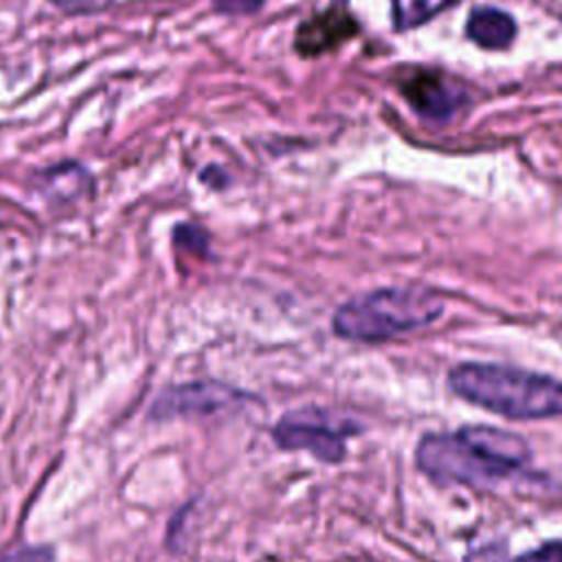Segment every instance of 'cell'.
Listing matches in <instances>:
<instances>
[{"mask_svg":"<svg viewBox=\"0 0 562 562\" xmlns=\"http://www.w3.org/2000/svg\"><path fill=\"white\" fill-rule=\"evenodd\" d=\"M527 441L505 428L463 426L424 435L415 450L417 468L441 485H492L518 474L529 461Z\"/></svg>","mask_w":562,"mask_h":562,"instance_id":"6da1fadb","label":"cell"},{"mask_svg":"<svg viewBox=\"0 0 562 562\" xmlns=\"http://www.w3.org/2000/svg\"><path fill=\"white\" fill-rule=\"evenodd\" d=\"M450 391L512 419L562 417V382L516 367L463 362L448 373Z\"/></svg>","mask_w":562,"mask_h":562,"instance_id":"7a4b0ae2","label":"cell"},{"mask_svg":"<svg viewBox=\"0 0 562 562\" xmlns=\"http://www.w3.org/2000/svg\"><path fill=\"white\" fill-rule=\"evenodd\" d=\"M443 312L441 299L424 288H382L358 294L334 314V331L345 340L380 342L430 325Z\"/></svg>","mask_w":562,"mask_h":562,"instance_id":"3957f363","label":"cell"},{"mask_svg":"<svg viewBox=\"0 0 562 562\" xmlns=\"http://www.w3.org/2000/svg\"><path fill=\"white\" fill-rule=\"evenodd\" d=\"M358 430L360 426L351 419L316 406H303L281 415L272 437L283 450H307L318 461L336 463L345 457V439Z\"/></svg>","mask_w":562,"mask_h":562,"instance_id":"277c9868","label":"cell"},{"mask_svg":"<svg viewBox=\"0 0 562 562\" xmlns=\"http://www.w3.org/2000/svg\"><path fill=\"white\" fill-rule=\"evenodd\" d=\"M402 94L419 116L432 121H446L468 99L459 83L432 70H415L402 83Z\"/></svg>","mask_w":562,"mask_h":562,"instance_id":"5b68a950","label":"cell"},{"mask_svg":"<svg viewBox=\"0 0 562 562\" xmlns=\"http://www.w3.org/2000/svg\"><path fill=\"white\" fill-rule=\"evenodd\" d=\"M248 395L220 384V382H191L167 389L154 404V415H191V413H213L220 408L237 406Z\"/></svg>","mask_w":562,"mask_h":562,"instance_id":"8992f818","label":"cell"},{"mask_svg":"<svg viewBox=\"0 0 562 562\" xmlns=\"http://www.w3.org/2000/svg\"><path fill=\"white\" fill-rule=\"evenodd\" d=\"M358 22L356 18L340 4H331L329 9L307 18L301 22L294 35V46L301 55H318L325 53L349 37L358 33Z\"/></svg>","mask_w":562,"mask_h":562,"instance_id":"52a82bcc","label":"cell"},{"mask_svg":"<svg viewBox=\"0 0 562 562\" xmlns=\"http://www.w3.org/2000/svg\"><path fill=\"white\" fill-rule=\"evenodd\" d=\"M465 33L483 48H507L516 37V22L509 13L494 7H476L465 24Z\"/></svg>","mask_w":562,"mask_h":562,"instance_id":"ba28073f","label":"cell"},{"mask_svg":"<svg viewBox=\"0 0 562 562\" xmlns=\"http://www.w3.org/2000/svg\"><path fill=\"white\" fill-rule=\"evenodd\" d=\"M454 0H391L393 7V26L397 31L419 26L435 18L441 9L452 4Z\"/></svg>","mask_w":562,"mask_h":562,"instance_id":"9c48e42d","label":"cell"},{"mask_svg":"<svg viewBox=\"0 0 562 562\" xmlns=\"http://www.w3.org/2000/svg\"><path fill=\"white\" fill-rule=\"evenodd\" d=\"M173 244H178L180 248L193 250L198 255H206L209 246H206V233L195 226V224H180L173 231Z\"/></svg>","mask_w":562,"mask_h":562,"instance_id":"30bf717a","label":"cell"},{"mask_svg":"<svg viewBox=\"0 0 562 562\" xmlns=\"http://www.w3.org/2000/svg\"><path fill=\"white\" fill-rule=\"evenodd\" d=\"M53 551L48 547H20L0 558V562H50Z\"/></svg>","mask_w":562,"mask_h":562,"instance_id":"8fae6325","label":"cell"},{"mask_svg":"<svg viewBox=\"0 0 562 562\" xmlns=\"http://www.w3.org/2000/svg\"><path fill=\"white\" fill-rule=\"evenodd\" d=\"M514 562H562V542H544L542 547L518 555Z\"/></svg>","mask_w":562,"mask_h":562,"instance_id":"7c38bea8","label":"cell"},{"mask_svg":"<svg viewBox=\"0 0 562 562\" xmlns=\"http://www.w3.org/2000/svg\"><path fill=\"white\" fill-rule=\"evenodd\" d=\"M463 562H509L507 558V547L505 544H485L479 549H472Z\"/></svg>","mask_w":562,"mask_h":562,"instance_id":"4fadbf2b","label":"cell"},{"mask_svg":"<svg viewBox=\"0 0 562 562\" xmlns=\"http://www.w3.org/2000/svg\"><path fill=\"white\" fill-rule=\"evenodd\" d=\"M261 4H263V0H213V7L228 15L255 13Z\"/></svg>","mask_w":562,"mask_h":562,"instance_id":"5bb4252c","label":"cell"},{"mask_svg":"<svg viewBox=\"0 0 562 562\" xmlns=\"http://www.w3.org/2000/svg\"><path fill=\"white\" fill-rule=\"evenodd\" d=\"M55 7H59L66 13H92V11H101L105 9V4H110V0H48Z\"/></svg>","mask_w":562,"mask_h":562,"instance_id":"9a60e30c","label":"cell"}]
</instances>
